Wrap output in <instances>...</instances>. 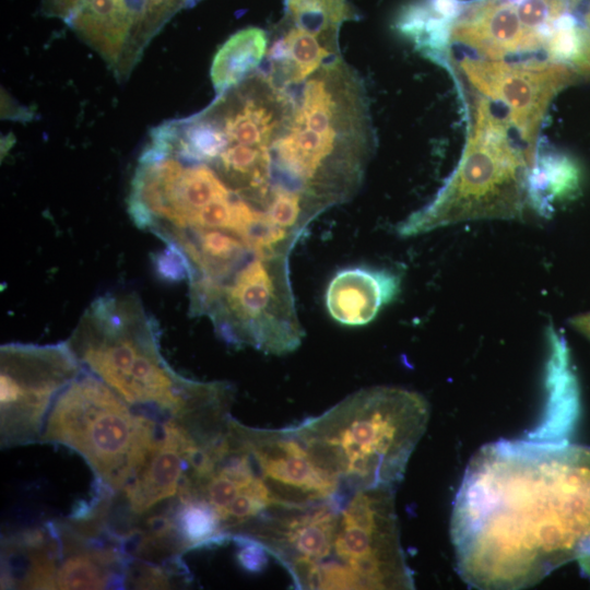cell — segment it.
<instances>
[{"instance_id":"6da1fadb","label":"cell","mask_w":590,"mask_h":590,"mask_svg":"<svg viewBox=\"0 0 590 590\" xmlns=\"http://www.w3.org/2000/svg\"><path fill=\"white\" fill-rule=\"evenodd\" d=\"M456 569L476 589H522L577 560L590 577V447L500 439L471 458L456 494Z\"/></svg>"},{"instance_id":"7a4b0ae2","label":"cell","mask_w":590,"mask_h":590,"mask_svg":"<svg viewBox=\"0 0 590 590\" xmlns=\"http://www.w3.org/2000/svg\"><path fill=\"white\" fill-rule=\"evenodd\" d=\"M290 85L292 106L270 149V203L295 197L314 221L363 182L374 150L368 102L362 79L340 56Z\"/></svg>"},{"instance_id":"3957f363","label":"cell","mask_w":590,"mask_h":590,"mask_svg":"<svg viewBox=\"0 0 590 590\" xmlns=\"http://www.w3.org/2000/svg\"><path fill=\"white\" fill-rule=\"evenodd\" d=\"M66 342L83 369L134 409L192 425L228 416L232 385L177 374L160 351L156 321L133 293L97 297Z\"/></svg>"},{"instance_id":"277c9868","label":"cell","mask_w":590,"mask_h":590,"mask_svg":"<svg viewBox=\"0 0 590 590\" xmlns=\"http://www.w3.org/2000/svg\"><path fill=\"white\" fill-rule=\"evenodd\" d=\"M429 404L392 386L358 390L294 428L318 463L349 492L396 487L426 430Z\"/></svg>"},{"instance_id":"5b68a950","label":"cell","mask_w":590,"mask_h":590,"mask_svg":"<svg viewBox=\"0 0 590 590\" xmlns=\"http://www.w3.org/2000/svg\"><path fill=\"white\" fill-rule=\"evenodd\" d=\"M510 127L480 95L460 162L436 196L397 226L398 235L412 237L467 221H523L535 215L530 196L534 163L510 137Z\"/></svg>"},{"instance_id":"8992f818","label":"cell","mask_w":590,"mask_h":590,"mask_svg":"<svg viewBox=\"0 0 590 590\" xmlns=\"http://www.w3.org/2000/svg\"><path fill=\"white\" fill-rule=\"evenodd\" d=\"M158 433L152 416L82 369L55 400L39 442L73 449L104 489L120 493L144 463Z\"/></svg>"},{"instance_id":"52a82bcc","label":"cell","mask_w":590,"mask_h":590,"mask_svg":"<svg viewBox=\"0 0 590 590\" xmlns=\"http://www.w3.org/2000/svg\"><path fill=\"white\" fill-rule=\"evenodd\" d=\"M189 311L206 316L227 343L284 355L300 346L288 255L257 252L222 282L189 291Z\"/></svg>"},{"instance_id":"ba28073f","label":"cell","mask_w":590,"mask_h":590,"mask_svg":"<svg viewBox=\"0 0 590 590\" xmlns=\"http://www.w3.org/2000/svg\"><path fill=\"white\" fill-rule=\"evenodd\" d=\"M400 542L394 487L344 494L318 589H413Z\"/></svg>"},{"instance_id":"9c48e42d","label":"cell","mask_w":590,"mask_h":590,"mask_svg":"<svg viewBox=\"0 0 590 590\" xmlns=\"http://www.w3.org/2000/svg\"><path fill=\"white\" fill-rule=\"evenodd\" d=\"M67 342L11 343L0 351L1 446L39 442L59 393L82 371Z\"/></svg>"},{"instance_id":"30bf717a","label":"cell","mask_w":590,"mask_h":590,"mask_svg":"<svg viewBox=\"0 0 590 590\" xmlns=\"http://www.w3.org/2000/svg\"><path fill=\"white\" fill-rule=\"evenodd\" d=\"M465 79L481 96L506 107V119L535 164L538 135L553 98L581 79L571 68L547 59L524 61L464 57Z\"/></svg>"},{"instance_id":"8fae6325","label":"cell","mask_w":590,"mask_h":590,"mask_svg":"<svg viewBox=\"0 0 590 590\" xmlns=\"http://www.w3.org/2000/svg\"><path fill=\"white\" fill-rule=\"evenodd\" d=\"M199 0H56L66 24L107 63L132 71L154 36Z\"/></svg>"},{"instance_id":"7c38bea8","label":"cell","mask_w":590,"mask_h":590,"mask_svg":"<svg viewBox=\"0 0 590 590\" xmlns=\"http://www.w3.org/2000/svg\"><path fill=\"white\" fill-rule=\"evenodd\" d=\"M228 426L248 452L275 510L305 508L345 492L340 481L314 458L294 426L253 428L232 417Z\"/></svg>"},{"instance_id":"4fadbf2b","label":"cell","mask_w":590,"mask_h":590,"mask_svg":"<svg viewBox=\"0 0 590 590\" xmlns=\"http://www.w3.org/2000/svg\"><path fill=\"white\" fill-rule=\"evenodd\" d=\"M203 442L178 420L166 418L144 463L121 492L129 511L141 516L178 495Z\"/></svg>"},{"instance_id":"5bb4252c","label":"cell","mask_w":590,"mask_h":590,"mask_svg":"<svg viewBox=\"0 0 590 590\" xmlns=\"http://www.w3.org/2000/svg\"><path fill=\"white\" fill-rule=\"evenodd\" d=\"M449 43L493 60L539 49L536 40L522 26L511 0L463 1L451 23Z\"/></svg>"},{"instance_id":"9a60e30c","label":"cell","mask_w":590,"mask_h":590,"mask_svg":"<svg viewBox=\"0 0 590 590\" xmlns=\"http://www.w3.org/2000/svg\"><path fill=\"white\" fill-rule=\"evenodd\" d=\"M54 528L58 539L55 589H106L128 578L127 559L118 546H106L70 526Z\"/></svg>"},{"instance_id":"2e32d148","label":"cell","mask_w":590,"mask_h":590,"mask_svg":"<svg viewBox=\"0 0 590 590\" xmlns=\"http://www.w3.org/2000/svg\"><path fill=\"white\" fill-rule=\"evenodd\" d=\"M401 276L386 268L346 267L329 281L324 303L337 322L356 327L373 321L399 294Z\"/></svg>"},{"instance_id":"e0dca14e","label":"cell","mask_w":590,"mask_h":590,"mask_svg":"<svg viewBox=\"0 0 590 590\" xmlns=\"http://www.w3.org/2000/svg\"><path fill=\"white\" fill-rule=\"evenodd\" d=\"M582 186V172L569 155L538 150L530 174V196L536 216L548 217L557 203L575 199Z\"/></svg>"},{"instance_id":"ac0fdd59","label":"cell","mask_w":590,"mask_h":590,"mask_svg":"<svg viewBox=\"0 0 590 590\" xmlns=\"http://www.w3.org/2000/svg\"><path fill=\"white\" fill-rule=\"evenodd\" d=\"M463 0H420L399 14L397 30L430 57L444 58L449 33Z\"/></svg>"},{"instance_id":"d6986e66","label":"cell","mask_w":590,"mask_h":590,"mask_svg":"<svg viewBox=\"0 0 590 590\" xmlns=\"http://www.w3.org/2000/svg\"><path fill=\"white\" fill-rule=\"evenodd\" d=\"M268 51L267 33L247 27L232 35L215 54L211 80L221 94L256 72Z\"/></svg>"},{"instance_id":"ffe728a7","label":"cell","mask_w":590,"mask_h":590,"mask_svg":"<svg viewBox=\"0 0 590 590\" xmlns=\"http://www.w3.org/2000/svg\"><path fill=\"white\" fill-rule=\"evenodd\" d=\"M286 22L305 30L339 50V31L343 23L357 19L347 0H285Z\"/></svg>"},{"instance_id":"44dd1931","label":"cell","mask_w":590,"mask_h":590,"mask_svg":"<svg viewBox=\"0 0 590 590\" xmlns=\"http://www.w3.org/2000/svg\"><path fill=\"white\" fill-rule=\"evenodd\" d=\"M570 326L590 341V312L574 316L569 320Z\"/></svg>"},{"instance_id":"7402d4cb","label":"cell","mask_w":590,"mask_h":590,"mask_svg":"<svg viewBox=\"0 0 590 590\" xmlns=\"http://www.w3.org/2000/svg\"><path fill=\"white\" fill-rule=\"evenodd\" d=\"M582 20L585 25L590 31V0H586L581 11Z\"/></svg>"}]
</instances>
